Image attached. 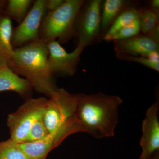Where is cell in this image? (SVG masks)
<instances>
[{"instance_id":"484cf974","label":"cell","mask_w":159,"mask_h":159,"mask_svg":"<svg viewBox=\"0 0 159 159\" xmlns=\"http://www.w3.org/2000/svg\"><path fill=\"white\" fill-rule=\"evenodd\" d=\"M3 1H0V3H2V2H3Z\"/></svg>"},{"instance_id":"277c9868","label":"cell","mask_w":159,"mask_h":159,"mask_svg":"<svg viewBox=\"0 0 159 159\" xmlns=\"http://www.w3.org/2000/svg\"><path fill=\"white\" fill-rule=\"evenodd\" d=\"M77 94L70 93L63 88H57L48 99L43 118L50 133L61 129H70L80 132L76 117Z\"/></svg>"},{"instance_id":"d4e9b609","label":"cell","mask_w":159,"mask_h":159,"mask_svg":"<svg viewBox=\"0 0 159 159\" xmlns=\"http://www.w3.org/2000/svg\"><path fill=\"white\" fill-rule=\"evenodd\" d=\"M47 159V157H45L41 159Z\"/></svg>"},{"instance_id":"4fadbf2b","label":"cell","mask_w":159,"mask_h":159,"mask_svg":"<svg viewBox=\"0 0 159 159\" xmlns=\"http://www.w3.org/2000/svg\"><path fill=\"white\" fill-rule=\"evenodd\" d=\"M132 2L125 0H106L102 3L101 31L103 37L111 25L119 15L133 6Z\"/></svg>"},{"instance_id":"d6986e66","label":"cell","mask_w":159,"mask_h":159,"mask_svg":"<svg viewBox=\"0 0 159 159\" xmlns=\"http://www.w3.org/2000/svg\"><path fill=\"white\" fill-rule=\"evenodd\" d=\"M141 33L139 18L135 20L127 26L119 30L111 39V41L126 39L136 36Z\"/></svg>"},{"instance_id":"5b68a950","label":"cell","mask_w":159,"mask_h":159,"mask_svg":"<svg viewBox=\"0 0 159 159\" xmlns=\"http://www.w3.org/2000/svg\"><path fill=\"white\" fill-rule=\"evenodd\" d=\"M48 99L43 97L26 100L14 112L9 114L7 126L9 139L17 143L25 141L29 129L38 119L43 117Z\"/></svg>"},{"instance_id":"e0dca14e","label":"cell","mask_w":159,"mask_h":159,"mask_svg":"<svg viewBox=\"0 0 159 159\" xmlns=\"http://www.w3.org/2000/svg\"><path fill=\"white\" fill-rule=\"evenodd\" d=\"M0 159H29L18 147L17 143L9 139L0 142Z\"/></svg>"},{"instance_id":"6da1fadb","label":"cell","mask_w":159,"mask_h":159,"mask_svg":"<svg viewBox=\"0 0 159 159\" xmlns=\"http://www.w3.org/2000/svg\"><path fill=\"white\" fill-rule=\"evenodd\" d=\"M77 96L76 117L80 132L97 138L113 136L122 99L101 93Z\"/></svg>"},{"instance_id":"3957f363","label":"cell","mask_w":159,"mask_h":159,"mask_svg":"<svg viewBox=\"0 0 159 159\" xmlns=\"http://www.w3.org/2000/svg\"><path fill=\"white\" fill-rule=\"evenodd\" d=\"M84 0H66L58 9L47 12L39 32V40L47 44L56 40L68 42L75 37V23Z\"/></svg>"},{"instance_id":"ffe728a7","label":"cell","mask_w":159,"mask_h":159,"mask_svg":"<svg viewBox=\"0 0 159 159\" xmlns=\"http://www.w3.org/2000/svg\"><path fill=\"white\" fill-rule=\"evenodd\" d=\"M116 57L121 60L138 63L157 72H159V62H154L146 57L127 55H116Z\"/></svg>"},{"instance_id":"7c38bea8","label":"cell","mask_w":159,"mask_h":159,"mask_svg":"<svg viewBox=\"0 0 159 159\" xmlns=\"http://www.w3.org/2000/svg\"><path fill=\"white\" fill-rule=\"evenodd\" d=\"M13 29L11 20L3 12L0 15V66H8L13 56L14 49L11 44Z\"/></svg>"},{"instance_id":"8992f818","label":"cell","mask_w":159,"mask_h":159,"mask_svg":"<svg viewBox=\"0 0 159 159\" xmlns=\"http://www.w3.org/2000/svg\"><path fill=\"white\" fill-rule=\"evenodd\" d=\"M101 0L85 1L77 15L75 23V37L85 46L93 44L102 38Z\"/></svg>"},{"instance_id":"44dd1931","label":"cell","mask_w":159,"mask_h":159,"mask_svg":"<svg viewBox=\"0 0 159 159\" xmlns=\"http://www.w3.org/2000/svg\"><path fill=\"white\" fill-rule=\"evenodd\" d=\"M64 2V0H45L47 12L54 11L59 8Z\"/></svg>"},{"instance_id":"52a82bcc","label":"cell","mask_w":159,"mask_h":159,"mask_svg":"<svg viewBox=\"0 0 159 159\" xmlns=\"http://www.w3.org/2000/svg\"><path fill=\"white\" fill-rule=\"evenodd\" d=\"M45 0H36L22 21L13 29L11 44L17 48L39 40L40 28L47 13Z\"/></svg>"},{"instance_id":"cb8c5ba5","label":"cell","mask_w":159,"mask_h":159,"mask_svg":"<svg viewBox=\"0 0 159 159\" xmlns=\"http://www.w3.org/2000/svg\"><path fill=\"white\" fill-rule=\"evenodd\" d=\"M149 159H159V151L157 152Z\"/></svg>"},{"instance_id":"7402d4cb","label":"cell","mask_w":159,"mask_h":159,"mask_svg":"<svg viewBox=\"0 0 159 159\" xmlns=\"http://www.w3.org/2000/svg\"><path fill=\"white\" fill-rule=\"evenodd\" d=\"M148 8L159 15V0H152L148 2Z\"/></svg>"},{"instance_id":"30bf717a","label":"cell","mask_w":159,"mask_h":159,"mask_svg":"<svg viewBox=\"0 0 159 159\" xmlns=\"http://www.w3.org/2000/svg\"><path fill=\"white\" fill-rule=\"evenodd\" d=\"M116 55H127L146 57L150 53L159 52V43L140 33L126 39L114 40Z\"/></svg>"},{"instance_id":"8fae6325","label":"cell","mask_w":159,"mask_h":159,"mask_svg":"<svg viewBox=\"0 0 159 159\" xmlns=\"http://www.w3.org/2000/svg\"><path fill=\"white\" fill-rule=\"evenodd\" d=\"M33 87L28 80L15 74L8 66H0V92H15L23 99L31 98Z\"/></svg>"},{"instance_id":"603a6c76","label":"cell","mask_w":159,"mask_h":159,"mask_svg":"<svg viewBox=\"0 0 159 159\" xmlns=\"http://www.w3.org/2000/svg\"><path fill=\"white\" fill-rule=\"evenodd\" d=\"M6 1H3L2 3H0V15L4 12V8L6 5Z\"/></svg>"},{"instance_id":"9a60e30c","label":"cell","mask_w":159,"mask_h":159,"mask_svg":"<svg viewBox=\"0 0 159 159\" xmlns=\"http://www.w3.org/2000/svg\"><path fill=\"white\" fill-rule=\"evenodd\" d=\"M32 0H9L6 1L4 12L11 20L20 24L25 18L34 4Z\"/></svg>"},{"instance_id":"2e32d148","label":"cell","mask_w":159,"mask_h":159,"mask_svg":"<svg viewBox=\"0 0 159 159\" xmlns=\"http://www.w3.org/2000/svg\"><path fill=\"white\" fill-rule=\"evenodd\" d=\"M139 18L138 9L131 6L122 11L114 20L102 37L106 41H111V39L119 30Z\"/></svg>"},{"instance_id":"9c48e42d","label":"cell","mask_w":159,"mask_h":159,"mask_svg":"<svg viewBox=\"0 0 159 159\" xmlns=\"http://www.w3.org/2000/svg\"><path fill=\"white\" fill-rule=\"evenodd\" d=\"M158 104V101H157L148 109L142 123V136L140 141L142 152L140 159H149L159 151Z\"/></svg>"},{"instance_id":"7a4b0ae2","label":"cell","mask_w":159,"mask_h":159,"mask_svg":"<svg viewBox=\"0 0 159 159\" xmlns=\"http://www.w3.org/2000/svg\"><path fill=\"white\" fill-rule=\"evenodd\" d=\"M47 44L40 40L14 49L8 66L31 83L33 89L50 97L58 88L48 62Z\"/></svg>"},{"instance_id":"ba28073f","label":"cell","mask_w":159,"mask_h":159,"mask_svg":"<svg viewBox=\"0 0 159 159\" xmlns=\"http://www.w3.org/2000/svg\"><path fill=\"white\" fill-rule=\"evenodd\" d=\"M48 50V62L54 77L73 76L77 70L80 56L85 47L78 43L74 51L68 53L56 40L47 44Z\"/></svg>"},{"instance_id":"ac0fdd59","label":"cell","mask_w":159,"mask_h":159,"mask_svg":"<svg viewBox=\"0 0 159 159\" xmlns=\"http://www.w3.org/2000/svg\"><path fill=\"white\" fill-rule=\"evenodd\" d=\"M50 134L42 117L35 121L31 126L24 142L31 143L38 142L45 139Z\"/></svg>"},{"instance_id":"5bb4252c","label":"cell","mask_w":159,"mask_h":159,"mask_svg":"<svg viewBox=\"0 0 159 159\" xmlns=\"http://www.w3.org/2000/svg\"><path fill=\"white\" fill-rule=\"evenodd\" d=\"M142 34L159 43V15L147 6L138 9Z\"/></svg>"}]
</instances>
